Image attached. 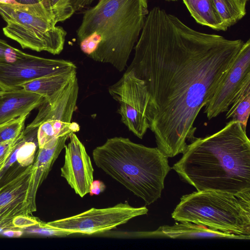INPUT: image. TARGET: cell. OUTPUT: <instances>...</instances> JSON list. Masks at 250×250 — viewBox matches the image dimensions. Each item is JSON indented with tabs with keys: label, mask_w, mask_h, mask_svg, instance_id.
<instances>
[{
	"label": "cell",
	"mask_w": 250,
	"mask_h": 250,
	"mask_svg": "<svg viewBox=\"0 0 250 250\" xmlns=\"http://www.w3.org/2000/svg\"><path fill=\"white\" fill-rule=\"evenodd\" d=\"M29 54L10 45L0 39V62H13L27 57Z\"/></svg>",
	"instance_id": "obj_23"
},
{
	"label": "cell",
	"mask_w": 250,
	"mask_h": 250,
	"mask_svg": "<svg viewBox=\"0 0 250 250\" xmlns=\"http://www.w3.org/2000/svg\"><path fill=\"white\" fill-rule=\"evenodd\" d=\"M40 223L36 219L32 218L28 215L19 216L14 218L12 221L14 228L23 229L29 227H34Z\"/></svg>",
	"instance_id": "obj_24"
},
{
	"label": "cell",
	"mask_w": 250,
	"mask_h": 250,
	"mask_svg": "<svg viewBox=\"0 0 250 250\" xmlns=\"http://www.w3.org/2000/svg\"><path fill=\"white\" fill-rule=\"evenodd\" d=\"M13 5H31L42 3V0H11Z\"/></svg>",
	"instance_id": "obj_28"
},
{
	"label": "cell",
	"mask_w": 250,
	"mask_h": 250,
	"mask_svg": "<svg viewBox=\"0 0 250 250\" xmlns=\"http://www.w3.org/2000/svg\"><path fill=\"white\" fill-rule=\"evenodd\" d=\"M173 226H160L154 231L138 232L140 237H164L192 239L201 238H223L249 240L250 236L235 235L209 229L201 225L188 222H180Z\"/></svg>",
	"instance_id": "obj_16"
},
{
	"label": "cell",
	"mask_w": 250,
	"mask_h": 250,
	"mask_svg": "<svg viewBox=\"0 0 250 250\" xmlns=\"http://www.w3.org/2000/svg\"><path fill=\"white\" fill-rule=\"evenodd\" d=\"M94 0H72L71 4L75 11H78L90 5Z\"/></svg>",
	"instance_id": "obj_27"
},
{
	"label": "cell",
	"mask_w": 250,
	"mask_h": 250,
	"mask_svg": "<svg viewBox=\"0 0 250 250\" xmlns=\"http://www.w3.org/2000/svg\"><path fill=\"white\" fill-rule=\"evenodd\" d=\"M28 115H24L0 125V143L18 138L24 129V123Z\"/></svg>",
	"instance_id": "obj_22"
},
{
	"label": "cell",
	"mask_w": 250,
	"mask_h": 250,
	"mask_svg": "<svg viewBox=\"0 0 250 250\" xmlns=\"http://www.w3.org/2000/svg\"><path fill=\"white\" fill-rule=\"evenodd\" d=\"M241 1H242L243 3H245L247 4V2L249 0H240Z\"/></svg>",
	"instance_id": "obj_31"
},
{
	"label": "cell",
	"mask_w": 250,
	"mask_h": 250,
	"mask_svg": "<svg viewBox=\"0 0 250 250\" xmlns=\"http://www.w3.org/2000/svg\"><path fill=\"white\" fill-rule=\"evenodd\" d=\"M227 111V119L238 121L246 130L250 112V79L242 86Z\"/></svg>",
	"instance_id": "obj_19"
},
{
	"label": "cell",
	"mask_w": 250,
	"mask_h": 250,
	"mask_svg": "<svg viewBox=\"0 0 250 250\" xmlns=\"http://www.w3.org/2000/svg\"><path fill=\"white\" fill-rule=\"evenodd\" d=\"M70 135H64L53 140L42 147L39 148L33 165L34 172L27 196L29 214L36 210V198L37 190L47 176L54 162L64 148L66 140Z\"/></svg>",
	"instance_id": "obj_14"
},
{
	"label": "cell",
	"mask_w": 250,
	"mask_h": 250,
	"mask_svg": "<svg viewBox=\"0 0 250 250\" xmlns=\"http://www.w3.org/2000/svg\"><path fill=\"white\" fill-rule=\"evenodd\" d=\"M96 165L146 205L161 196L166 177L172 169L168 157L157 147H150L128 138L107 139L92 152Z\"/></svg>",
	"instance_id": "obj_4"
},
{
	"label": "cell",
	"mask_w": 250,
	"mask_h": 250,
	"mask_svg": "<svg viewBox=\"0 0 250 250\" xmlns=\"http://www.w3.org/2000/svg\"><path fill=\"white\" fill-rule=\"evenodd\" d=\"M126 71L146 87V117L157 147L168 158L194 141V123L244 42L195 30L155 6L146 18Z\"/></svg>",
	"instance_id": "obj_1"
},
{
	"label": "cell",
	"mask_w": 250,
	"mask_h": 250,
	"mask_svg": "<svg viewBox=\"0 0 250 250\" xmlns=\"http://www.w3.org/2000/svg\"><path fill=\"white\" fill-rule=\"evenodd\" d=\"M33 172L31 164L0 187V230L13 229L14 218L29 215L27 196Z\"/></svg>",
	"instance_id": "obj_13"
},
{
	"label": "cell",
	"mask_w": 250,
	"mask_h": 250,
	"mask_svg": "<svg viewBox=\"0 0 250 250\" xmlns=\"http://www.w3.org/2000/svg\"><path fill=\"white\" fill-rule=\"evenodd\" d=\"M167 1H177V0H166Z\"/></svg>",
	"instance_id": "obj_32"
},
{
	"label": "cell",
	"mask_w": 250,
	"mask_h": 250,
	"mask_svg": "<svg viewBox=\"0 0 250 250\" xmlns=\"http://www.w3.org/2000/svg\"><path fill=\"white\" fill-rule=\"evenodd\" d=\"M146 207H133L127 202L104 208H91L80 214L47 223L56 228L75 234L91 235L104 232L146 214Z\"/></svg>",
	"instance_id": "obj_9"
},
{
	"label": "cell",
	"mask_w": 250,
	"mask_h": 250,
	"mask_svg": "<svg viewBox=\"0 0 250 250\" xmlns=\"http://www.w3.org/2000/svg\"><path fill=\"white\" fill-rule=\"evenodd\" d=\"M212 1L227 30L246 14V4L240 0H212Z\"/></svg>",
	"instance_id": "obj_20"
},
{
	"label": "cell",
	"mask_w": 250,
	"mask_h": 250,
	"mask_svg": "<svg viewBox=\"0 0 250 250\" xmlns=\"http://www.w3.org/2000/svg\"><path fill=\"white\" fill-rule=\"evenodd\" d=\"M3 233L9 236L18 237L21 235L22 232L20 231L9 230L6 231Z\"/></svg>",
	"instance_id": "obj_29"
},
{
	"label": "cell",
	"mask_w": 250,
	"mask_h": 250,
	"mask_svg": "<svg viewBox=\"0 0 250 250\" xmlns=\"http://www.w3.org/2000/svg\"><path fill=\"white\" fill-rule=\"evenodd\" d=\"M9 159L10 157L8 159H5L0 163V179L1 177V176H0V174L2 173L3 170L7 166V164L8 162Z\"/></svg>",
	"instance_id": "obj_30"
},
{
	"label": "cell",
	"mask_w": 250,
	"mask_h": 250,
	"mask_svg": "<svg viewBox=\"0 0 250 250\" xmlns=\"http://www.w3.org/2000/svg\"><path fill=\"white\" fill-rule=\"evenodd\" d=\"M108 92L118 103L122 122L135 136L142 139L149 128L146 113L149 95L144 82L126 71Z\"/></svg>",
	"instance_id": "obj_8"
},
{
	"label": "cell",
	"mask_w": 250,
	"mask_h": 250,
	"mask_svg": "<svg viewBox=\"0 0 250 250\" xmlns=\"http://www.w3.org/2000/svg\"><path fill=\"white\" fill-rule=\"evenodd\" d=\"M171 217L176 221L250 236V190L235 194L203 190L183 195Z\"/></svg>",
	"instance_id": "obj_5"
},
{
	"label": "cell",
	"mask_w": 250,
	"mask_h": 250,
	"mask_svg": "<svg viewBox=\"0 0 250 250\" xmlns=\"http://www.w3.org/2000/svg\"><path fill=\"white\" fill-rule=\"evenodd\" d=\"M77 69L72 62L29 55L13 62H0V89L11 90L34 80Z\"/></svg>",
	"instance_id": "obj_10"
},
{
	"label": "cell",
	"mask_w": 250,
	"mask_h": 250,
	"mask_svg": "<svg viewBox=\"0 0 250 250\" xmlns=\"http://www.w3.org/2000/svg\"><path fill=\"white\" fill-rule=\"evenodd\" d=\"M77 76L76 69L41 77L25 83L21 87L42 96L45 100L55 95Z\"/></svg>",
	"instance_id": "obj_17"
},
{
	"label": "cell",
	"mask_w": 250,
	"mask_h": 250,
	"mask_svg": "<svg viewBox=\"0 0 250 250\" xmlns=\"http://www.w3.org/2000/svg\"><path fill=\"white\" fill-rule=\"evenodd\" d=\"M182 0L198 23L218 31L227 30L215 8L212 0Z\"/></svg>",
	"instance_id": "obj_18"
},
{
	"label": "cell",
	"mask_w": 250,
	"mask_h": 250,
	"mask_svg": "<svg viewBox=\"0 0 250 250\" xmlns=\"http://www.w3.org/2000/svg\"><path fill=\"white\" fill-rule=\"evenodd\" d=\"M41 95L22 88L0 90V125L28 115L44 101Z\"/></svg>",
	"instance_id": "obj_15"
},
{
	"label": "cell",
	"mask_w": 250,
	"mask_h": 250,
	"mask_svg": "<svg viewBox=\"0 0 250 250\" xmlns=\"http://www.w3.org/2000/svg\"><path fill=\"white\" fill-rule=\"evenodd\" d=\"M71 0H42V2L55 23H57L69 19L75 12Z\"/></svg>",
	"instance_id": "obj_21"
},
{
	"label": "cell",
	"mask_w": 250,
	"mask_h": 250,
	"mask_svg": "<svg viewBox=\"0 0 250 250\" xmlns=\"http://www.w3.org/2000/svg\"><path fill=\"white\" fill-rule=\"evenodd\" d=\"M0 15L7 23L5 36L22 48L59 54L63 50L66 32L56 26L42 3L31 5L0 4Z\"/></svg>",
	"instance_id": "obj_6"
},
{
	"label": "cell",
	"mask_w": 250,
	"mask_h": 250,
	"mask_svg": "<svg viewBox=\"0 0 250 250\" xmlns=\"http://www.w3.org/2000/svg\"><path fill=\"white\" fill-rule=\"evenodd\" d=\"M148 12L147 0H99L84 12L77 31L81 50L123 71Z\"/></svg>",
	"instance_id": "obj_3"
},
{
	"label": "cell",
	"mask_w": 250,
	"mask_h": 250,
	"mask_svg": "<svg viewBox=\"0 0 250 250\" xmlns=\"http://www.w3.org/2000/svg\"><path fill=\"white\" fill-rule=\"evenodd\" d=\"M69 138V142L64 147V162L61 168V176L77 194L83 197L89 192L94 169L85 146L75 133L71 134Z\"/></svg>",
	"instance_id": "obj_12"
},
{
	"label": "cell",
	"mask_w": 250,
	"mask_h": 250,
	"mask_svg": "<svg viewBox=\"0 0 250 250\" xmlns=\"http://www.w3.org/2000/svg\"><path fill=\"white\" fill-rule=\"evenodd\" d=\"M17 139L0 143V163L10 157L15 148Z\"/></svg>",
	"instance_id": "obj_25"
},
{
	"label": "cell",
	"mask_w": 250,
	"mask_h": 250,
	"mask_svg": "<svg viewBox=\"0 0 250 250\" xmlns=\"http://www.w3.org/2000/svg\"><path fill=\"white\" fill-rule=\"evenodd\" d=\"M105 188V185L102 181L100 180H93L90 185L89 193L91 196L99 195L104 190Z\"/></svg>",
	"instance_id": "obj_26"
},
{
	"label": "cell",
	"mask_w": 250,
	"mask_h": 250,
	"mask_svg": "<svg viewBox=\"0 0 250 250\" xmlns=\"http://www.w3.org/2000/svg\"><path fill=\"white\" fill-rule=\"evenodd\" d=\"M250 79V40L243 44L233 64L204 106L208 120L226 112L246 81Z\"/></svg>",
	"instance_id": "obj_11"
},
{
	"label": "cell",
	"mask_w": 250,
	"mask_h": 250,
	"mask_svg": "<svg viewBox=\"0 0 250 250\" xmlns=\"http://www.w3.org/2000/svg\"><path fill=\"white\" fill-rule=\"evenodd\" d=\"M197 191L238 193L250 190V141L239 122L188 145L171 167Z\"/></svg>",
	"instance_id": "obj_2"
},
{
	"label": "cell",
	"mask_w": 250,
	"mask_h": 250,
	"mask_svg": "<svg viewBox=\"0 0 250 250\" xmlns=\"http://www.w3.org/2000/svg\"><path fill=\"white\" fill-rule=\"evenodd\" d=\"M79 93L77 76L61 90L46 99L39 106V112L29 125L39 126L37 138L39 148L64 135H70L80 130L76 123H72L76 108Z\"/></svg>",
	"instance_id": "obj_7"
}]
</instances>
